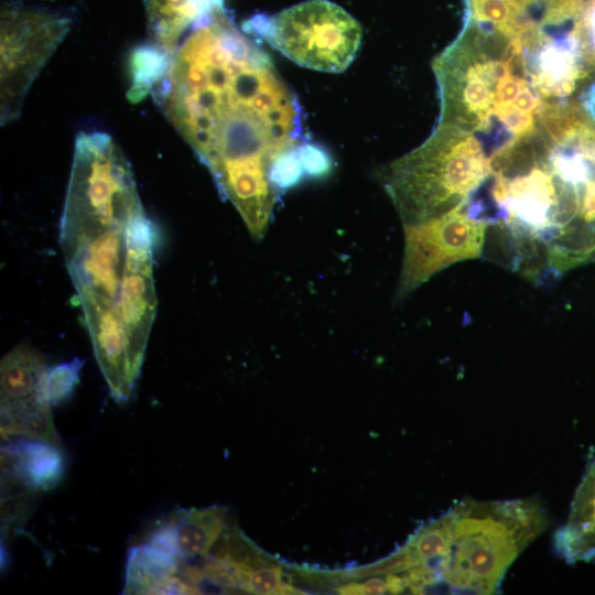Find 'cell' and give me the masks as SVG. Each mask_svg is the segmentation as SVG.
<instances>
[{
	"instance_id": "1",
	"label": "cell",
	"mask_w": 595,
	"mask_h": 595,
	"mask_svg": "<svg viewBox=\"0 0 595 595\" xmlns=\"http://www.w3.org/2000/svg\"><path fill=\"white\" fill-rule=\"evenodd\" d=\"M261 240L280 194L270 173L302 147L300 107L268 55L216 6L164 61L151 90Z\"/></svg>"
},
{
	"instance_id": "2",
	"label": "cell",
	"mask_w": 595,
	"mask_h": 595,
	"mask_svg": "<svg viewBox=\"0 0 595 595\" xmlns=\"http://www.w3.org/2000/svg\"><path fill=\"white\" fill-rule=\"evenodd\" d=\"M446 512L447 544L439 593L495 594L522 551L548 527L536 498L463 499Z\"/></svg>"
},
{
	"instance_id": "3",
	"label": "cell",
	"mask_w": 595,
	"mask_h": 595,
	"mask_svg": "<svg viewBox=\"0 0 595 595\" xmlns=\"http://www.w3.org/2000/svg\"><path fill=\"white\" fill-rule=\"evenodd\" d=\"M490 174L479 142L452 123L385 167L379 177L403 225L442 216L467 203Z\"/></svg>"
},
{
	"instance_id": "4",
	"label": "cell",
	"mask_w": 595,
	"mask_h": 595,
	"mask_svg": "<svg viewBox=\"0 0 595 595\" xmlns=\"http://www.w3.org/2000/svg\"><path fill=\"white\" fill-rule=\"evenodd\" d=\"M145 214L132 170L104 132H83L75 142L60 245L65 260L91 238Z\"/></svg>"
},
{
	"instance_id": "5",
	"label": "cell",
	"mask_w": 595,
	"mask_h": 595,
	"mask_svg": "<svg viewBox=\"0 0 595 595\" xmlns=\"http://www.w3.org/2000/svg\"><path fill=\"white\" fill-rule=\"evenodd\" d=\"M300 66L340 73L355 60L363 39L360 23L328 0H306L271 17L246 23Z\"/></svg>"
},
{
	"instance_id": "6",
	"label": "cell",
	"mask_w": 595,
	"mask_h": 595,
	"mask_svg": "<svg viewBox=\"0 0 595 595\" xmlns=\"http://www.w3.org/2000/svg\"><path fill=\"white\" fill-rule=\"evenodd\" d=\"M71 19L42 7L7 4L1 12V123L17 119L42 67L66 36Z\"/></svg>"
},
{
	"instance_id": "7",
	"label": "cell",
	"mask_w": 595,
	"mask_h": 595,
	"mask_svg": "<svg viewBox=\"0 0 595 595\" xmlns=\"http://www.w3.org/2000/svg\"><path fill=\"white\" fill-rule=\"evenodd\" d=\"M488 221L466 204L442 216L403 225L404 248L396 299L402 300L448 266L480 257Z\"/></svg>"
},
{
	"instance_id": "8",
	"label": "cell",
	"mask_w": 595,
	"mask_h": 595,
	"mask_svg": "<svg viewBox=\"0 0 595 595\" xmlns=\"http://www.w3.org/2000/svg\"><path fill=\"white\" fill-rule=\"evenodd\" d=\"M45 358L29 345L7 353L0 365L1 437L35 439L61 446L46 392Z\"/></svg>"
},
{
	"instance_id": "9",
	"label": "cell",
	"mask_w": 595,
	"mask_h": 595,
	"mask_svg": "<svg viewBox=\"0 0 595 595\" xmlns=\"http://www.w3.org/2000/svg\"><path fill=\"white\" fill-rule=\"evenodd\" d=\"M77 296L110 394L117 402H126L133 393L144 355L136 348L113 300L87 291Z\"/></svg>"
},
{
	"instance_id": "10",
	"label": "cell",
	"mask_w": 595,
	"mask_h": 595,
	"mask_svg": "<svg viewBox=\"0 0 595 595\" xmlns=\"http://www.w3.org/2000/svg\"><path fill=\"white\" fill-rule=\"evenodd\" d=\"M153 244V226L143 214L128 227L125 273L115 301L136 348L142 355L156 311Z\"/></svg>"
},
{
	"instance_id": "11",
	"label": "cell",
	"mask_w": 595,
	"mask_h": 595,
	"mask_svg": "<svg viewBox=\"0 0 595 595\" xmlns=\"http://www.w3.org/2000/svg\"><path fill=\"white\" fill-rule=\"evenodd\" d=\"M129 225L91 238L66 260L76 292L87 291L116 301L125 273Z\"/></svg>"
},
{
	"instance_id": "12",
	"label": "cell",
	"mask_w": 595,
	"mask_h": 595,
	"mask_svg": "<svg viewBox=\"0 0 595 595\" xmlns=\"http://www.w3.org/2000/svg\"><path fill=\"white\" fill-rule=\"evenodd\" d=\"M65 472L61 446L41 440L18 437L1 450L2 485H14L28 493L54 488Z\"/></svg>"
},
{
	"instance_id": "13",
	"label": "cell",
	"mask_w": 595,
	"mask_h": 595,
	"mask_svg": "<svg viewBox=\"0 0 595 595\" xmlns=\"http://www.w3.org/2000/svg\"><path fill=\"white\" fill-rule=\"evenodd\" d=\"M223 0H144L149 44L136 57L160 64L180 45L182 37Z\"/></svg>"
},
{
	"instance_id": "14",
	"label": "cell",
	"mask_w": 595,
	"mask_h": 595,
	"mask_svg": "<svg viewBox=\"0 0 595 595\" xmlns=\"http://www.w3.org/2000/svg\"><path fill=\"white\" fill-rule=\"evenodd\" d=\"M226 508L212 506L178 510L148 542L183 559L207 556L226 528Z\"/></svg>"
},
{
	"instance_id": "15",
	"label": "cell",
	"mask_w": 595,
	"mask_h": 595,
	"mask_svg": "<svg viewBox=\"0 0 595 595\" xmlns=\"http://www.w3.org/2000/svg\"><path fill=\"white\" fill-rule=\"evenodd\" d=\"M182 559L149 542L132 547L127 556L123 594L194 593Z\"/></svg>"
},
{
	"instance_id": "16",
	"label": "cell",
	"mask_w": 595,
	"mask_h": 595,
	"mask_svg": "<svg viewBox=\"0 0 595 595\" xmlns=\"http://www.w3.org/2000/svg\"><path fill=\"white\" fill-rule=\"evenodd\" d=\"M553 547L569 564L595 559V458L575 491L565 523L554 533Z\"/></svg>"
},
{
	"instance_id": "17",
	"label": "cell",
	"mask_w": 595,
	"mask_h": 595,
	"mask_svg": "<svg viewBox=\"0 0 595 595\" xmlns=\"http://www.w3.org/2000/svg\"><path fill=\"white\" fill-rule=\"evenodd\" d=\"M83 364V360L74 358L47 370L46 392L52 407L64 402L72 396L78 382Z\"/></svg>"
},
{
	"instance_id": "18",
	"label": "cell",
	"mask_w": 595,
	"mask_h": 595,
	"mask_svg": "<svg viewBox=\"0 0 595 595\" xmlns=\"http://www.w3.org/2000/svg\"><path fill=\"white\" fill-rule=\"evenodd\" d=\"M244 591L261 595L296 593V589L283 580L281 567L272 559L251 572Z\"/></svg>"
},
{
	"instance_id": "19",
	"label": "cell",
	"mask_w": 595,
	"mask_h": 595,
	"mask_svg": "<svg viewBox=\"0 0 595 595\" xmlns=\"http://www.w3.org/2000/svg\"><path fill=\"white\" fill-rule=\"evenodd\" d=\"M340 594H389L385 576H370L364 582H349L338 588Z\"/></svg>"
},
{
	"instance_id": "20",
	"label": "cell",
	"mask_w": 595,
	"mask_h": 595,
	"mask_svg": "<svg viewBox=\"0 0 595 595\" xmlns=\"http://www.w3.org/2000/svg\"><path fill=\"white\" fill-rule=\"evenodd\" d=\"M533 90L530 85L524 86L512 101L513 106L522 112L539 113L540 100Z\"/></svg>"
}]
</instances>
